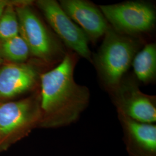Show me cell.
I'll return each mask as SVG.
<instances>
[{
	"label": "cell",
	"instance_id": "3957f363",
	"mask_svg": "<svg viewBox=\"0 0 156 156\" xmlns=\"http://www.w3.org/2000/svg\"><path fill=\"white\" fill-rule=\"evenodd\" d=\"M96 58L104 82L116 89L133 61L138 45L135 41L109 27Z\"/></svg>",
	"mask_w": 156,
	"mask_h": 156
},
{
	"label": "cell",
	"instance_id": "7c38bea8",
	"mask_svg": "<svg viewBox=\"0 0 156 156\" xmlns=\"http://www.w3.org/2000/svg\"><path fill=\"white\" fill-rule=\"evenodd\" d=\"M30 53L28 46L19 35L0 42V58L11 63H23Z\"/></svg>",
	"mask_w": 156,
	"mask_h": 156
},
{
	"label": "cell",
	"instance_id": "8fae6325",
	"mask_svg": "<svg viewBox=\"0 0 156 156\" xmlns=\"http://www.w3.org/2000/svg\"><path fill=\"white\" fill-rule=\"evenodd\" d=\"M134 73L140 81L147 83L153 79L156 73V46L149 44L134 57Z\"/></svg>",
	"mask_w": 156,
	"mask_h": 156
},
{
	"label": "cell",
	"instance_id": "6da1fadb",
	"mask_svg": "<svg viewBox=\"0 0 156 156\" xmlns=\"http://www.w3.org/2000/svg\"><path fill=\"white\" fill-rule=\"evenodd\" d=\"M75 58L68 53L56 68L41 77L39 127L58 128L76 122L87 107L90 91L73 78Z\"/></svg>",
	"mask_w": 156,
	"mask_h": 156
},
{
	"label": "cell",
	"instance_id": "9c48e42d",
	"mask_svg": "<svg viewBox=\"0 0 156 156\" xmlns=\"http://www.w3.org/2000/svg\"><path fill=\"white\" fill-rule=\"evenodd\" d=\"M73 22L80 26L87 37L97 39L105 35L109 28L101 10L89 2L82 0H62L59 3Z\"/></svg>",
	"mask_w": 156,
	"mask_h": 156
},
{
	"label": "cell",
	"instance_id": "ba28073f",
	"mask_svg": "<svg viewBox=\"0 0 156 156\" xmlns=\"http://www.w3.org/2000/svg\"><path fill=\"white\" fill-rule=\"evenodd\" d=\"M128 156H156V126L139 122L117 113Z\"/></svg>",
	"mask_w": 156,
	"mask_h": 156
},
{
	"label": "cell",
	"instance_id": "4fadbf2b",
	"mask_svg": "<svg viewBox=\"0 0 156 156\" xmlns=\"http://www.w3.org/2000/svg\"><path fill=\"white\" fill-rule=\"evenodd\" d=\"M19 35V27L16 12L15 6L9 2L0 19V42Z\"/></svg>",
	"mask_w": 156,
	"mask_h": 156
},
{
	"label": "cell",
	"instance_id": "52a82bcc",
	"mask_svg": "<svg viewBox=\"0 0 156 156\" xmlns=\"http://www.w3.org/2000/svg\"><path fill=\"white\" fill-rule=\"evenodd\" d=\"M113 95L117 113L142 123L156 122V98L144 94L136 85L121 83Z\"/></svg>",
	"mask_w": 156,
	"mask_h": 156
},
{
	"label": "cell",
	"instance_id": "30bf717a",
	"mask_svg": "<svg viewBox=\"0 0 156 156\" xmlns=\"http://www.w3.org/2000/svg\"><path fill=\"white\" fill-rule=\"evenodd\" d=\"M38 73L31 65L9 63L0 68V103L15 98L31 89Z\"/></svg>",
	"mask_w": 156,
	"mask_h": 156
},
{
	"label": "cell",
	"instance_id": "9a60e30c",
	"mask_svg": "<svg viewBox=\"0 0 156 156\" xmlns=\"http://www.w3.org/2000/svg\"><path fill=\"white\" fill-rule=\"evenodd\" d=\"M2 62V59L0 58V64H1V63Z\"/></svg>",
	"mask_w": 156,
	"mask_h": 156
},
{
	"label": "cell",
	"instance_id": "7a4b0ae2",
	"mask_svg": "<svg viewBox=\"0 0 156 156\" xmlns=\"http://www.w3.org/2000/svg\"><path fill=\"white\" fill-rule=\"evenodd\" d=\"M41 117L39 100L37 98L0 103V152L39 127Z\"/></svg>",
	"mask_w": 156,
	"mask_h": 156
},
{
	"label": "cell",
	"instance_id": "8992f818",
	"mask_svg": "<svg viewBox=\"0 0 156 156\" xmlns=\"http://www.w3.org/2000/svg\"><path fill=\"white\" fill-rule=\"evenodd\" d=\"M37 5L57 35L70 49L80 56L91 60L88 37L54 0H39Z\"/></svg>",
	"mask_w": 156,
	"mask_h": 156
},
{
	"label": "cell",
	"instance_id": "5bb4252c",
	"mask_svg": "<svg viewBox=\"0 0 156 156\" xmlns=\"http://www.w3.org/2000/svg\"><path fill=\"white\" fill-rule=\"evenodd\" d=\"M9 2L4 0H0V19L2 16L3 12L4 11L6 6L9 4Z\"/></svg>",
	"mask_w": 156,
	"mask_h": 156
},
{
	"label": "cell",
	"instance_id": "5b68a950",
	"mask_svg": "<svg viewBox=\"0 0 156 156\" xmlns=\"http://www.w3.org/2000/svg\"><path fill=\"white\" fill-rule=\"evenodd\" d=\"M16 12L19 35L28 46L30 53L44 61L52 60L59 49L47 28L28 2L15 6Z\"/></svg>",
	"mask_w": 156,
	"mask_h": 156
},
{
	"label": "cell",
	"instance_id": "277c9868",
	"mask_svg": "<svg viewBox=\"0 0 156 156\" xmlns=\"http://www.w3.org/2000/svg\"><path fill=\"white\" fill-rule=\"evenodd\" d=\"M100 9L106 21L121 34L145 33L153 27L156 21L154 9L145 2L130 1L101 5Z\"/></svg>",
	"mask_w": 156,
	"mask_h": 156
}]
</instances>
